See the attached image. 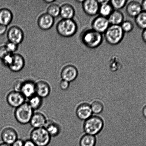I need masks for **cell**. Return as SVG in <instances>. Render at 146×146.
<instances>
[{
	"label": "cell",
	"instance_id": "603a6c76",
	"mask_svg": "<svg viewBox=\"0 0 146 146\" xmlns=\"http://www.w3.org/2000/svg\"><path fill=\"white\" fill-rule=\"evenodd\" d=\"M108 19L110 25H121L124 21V17L121 11L114 10Z\"/></svg>",
	"mask_w": 146,
	"mask_h": 146
},
{
	"label": "cell",
	"instance_id": "d6a6232c",
	"mask_svg": "<svg viewBox=\"0 0 146 146\" xmlns=\"http://www.w3.org/2000/svg\"><path fill=\"white\" fill-rule=\"evenodd\" d=\"M5 46L8 51L11 54L15 52L18 48V45L9 41L7 43Z\"/></svg>",
	"mask_w": 146,
	"mask_h": 146
},
{
	"label": "cell",
	"instance_id": "f1b7e54d",
	"mask_svg": "<svg viewBox=\"0 0 146 146\" xmlns=\"http://www.w3.org/2000/svg\"><path fill=\"white\" fill-rule=\"evenodd\" d=\"M61 7L56 4H53L50 5L47 9V13L53 18H55L60 15Z\"/></svg>",
	"mask_w": 146,
	"mask_h": 146
},
{
	"label": "cell",
	"instance_id": "cb8c5ba5",
	"mask_svg": "<svg viewBox=\"0 0 146 146\" xmlns=\"http://www.w3.org/2000/svg\"><path fill=\"white\" fill-rule=\"evenodd\" d=\"M13 15L11 11L7 8L0 9V24L7 26L12 21Z\"/></svg>",
	"mask_w": 146,
	"mask_h": 146
},
{
	"label": "cell",
	"instance_id": "44dd1931",
	"mask_svg": "<svg viewBox=\"0 0 146 146\" xmlns=\"http://www.w3.org/2000/svg\"><path fill=\"white\" fill-rule=\"evenodd\" d=\"M75 13V9L71 4L65 3L61 7L60 15L63 19H73Z\"/></svg>",
	"mask_w": 146,
	"mask_h": 146
},
{
	"label": "cell",
	"instance_id": "7c38bea8",
	"mask_svg": "<svg viewBox=\"0 0 146 146\" xmlns=\"http://www.w3.org/2000/svg\"><path fill=\"white\" fill-rule=\"evenodd\" d=\"M18 135L16 131L12 127H6L1 131V138L3 143L11 145L18 138Z\"/></svg>",
	"mask_w": 146,
	"mask_h": 146
},
{
	"label": "cell",
	"instance_id": "6da1fadb",
	"mask_svg": "<svg viewBox=\"0 0 146 146\" xmlns=\"http://www.w3.org/2000/svg\"><path fill=\"white\" fill-rule=\"evenodd\" d=\"M81 42L86 47L91 49L98 48L103 41V34L92 28H86L81 32L80 36Z\"/></svg>",
	"mask_w": 146,
	"mask_h": 146
},
{
	"label": "cell",
	"instance_id": "83f0119b",
	"mask_svg": "<svg viewBox=\"0 0 146 146\" xmlns=\"http://www.w3.org/2000/svg\"><path fill=\"white\" fill-rule=\"evenodd\" d=\"M135 22L137 27L143 30L146 29V12L142 11L135 18Z\"/></svg>",
	"mask_w": 146,
	"mask_h": 146
},
{
	"label": "cell",
	"instance_id": "60d3db41",
	"mask_svg": "<svg viewBox=\"0 0 146 146\" xmlns=\"http://www.w3.org/2000/svg\"><path fill=\"white\" fill-rule=\"evenodd\" d=\"M141 36L143 40L146 44V29L143 30Z\"/></svg>",
	"mask_w": 146,
	"mask_h": 146
},
{
	"label": "cell",
	"instance_id": "74e56055",
	"mask_svg": "<svg viewBox=\"0 0 146 146\" xmlns=\"http://www.w3.org/2000/svg\"><path fill=\"white\" fill-rule=\"evenodd\" d=\"M24 141L21 139H17L11 144V146H24Z\"/></svg>",
	"mask_w": 146,
	"mask_h": 146
},
{
	"label": "cell",
	"instance_id": "8fae6325",
	"mask_svg": "<svg viewBox=\"0 0 146 146\" xmlns=\"http://www.w3.org/2000/svg\"><path fill=\"white\" fill-rule=\"evenodd\" d=\"M79 71L76 67L73 65L65 66L61 70V76L62 80L71 82L78 77Z\"/></svg>",
	"mask_w": 146,
	"mask_h": 146
},
{
	"label": "cell",
	"instance_id": "8d00e7d4",
	"mask_svg": "<svg viewBox=\"0 0 146 146\" xmlns=\"http://www.w3.org/2000/svg\"><path fill=\"white\" fill-rule=\"evenodd\" d=\"M70 82L65 81V80H62L60 83V87L61 90L65 91L68 89L70 86Z\"/></svg>",
	"mask_w": 146,
	"mask_h": 146
},
{
	"label": "cell",
	"instance_id": "f546056e",
	"mask_svg": "<svg viewBox=\"0 0 146 146\" xmlns=\"http://www.w3.org/2000/svg\"><path fill=\"white\" fill-rule=\"evenodd\" d=\"M93 113L99 114L103 111L104 106L103 103L99 101L93 102L91 105Z\"/></svg>",
	"mask_w": 146,
	"mask_h": 146
},
{
	"label": "cell",
	"instance_id": "4dcf8cb0",
	"mask_svg": "<svg viewBox=\"0 0 146 146\" xmlns=\"http://www.w3.org/2000/svg\"><path fill=\"white\" fill-rule=\"evenodd\" d=\"M128 1L126 0H112L110 2L114 10L120 11L127 5Z\"/></svg>",
	"mask_w": 146,
	"mask_h": 146
},
{
	"label": "cell",
	"instance_id": "ab89813d",
	"mask_svg": "<svg viewBox=\"0 0 146 146\" xmlns=\"http://www.w3.org/2000/svg\"><path fill=\"white\" fill-rule=\"evenodd\" d=\"M7 27L0 24V36L3 35L7 31Z\"/></svg>",
	"mask_w": 146,
	"mask_h": 146
},
{
	"label": "cell",
	"instance_id": "e575fe53",
	"mask_svg": "<svg viewBox=\"0 0 146 146\" xmlns=\"http://www.w3.org/2000/svg\"><path fill=\"white\" fill-rule=\"evenodd\" d=\"M13 54H9L6 56L2 60L4 64L7 66L8 67L10 65L12 62L13 60Z\"/></svg>",
	"mask_w": 146,
	"mask_h": 146
},
{
	"label": "cell",
	"instance_id": "7402d4cb",
	"mask_svg": "<svg viewBox=\"0 0 146 146\" xmlns=\"http://www.w3.org/2000/svg\"><path fill=\"white\" fill-rule=\"evenodd\" d=\"M100 4L99 14L101 16L108 18L114 11L109 1H98Z\"/></svg>",
	"mask_w": 146,
	"mask_h": 146
},
{
	"label": "cell",
	"instance_id": "277c9868",
	"mask_svg": "<svg viewBox=\"0 0 146 146\" xmlns=\"http://www.w3.org/2000/svg\"><path fill=\"white\" fill-rule=\"evenodd\" d=\"M104 125L102 118L97 116H92L85 121L83 125L86 134L95 136L102 131Z\"/></svg>",
	"mask_w": 146,
	"mask_h": 146
},
{
	"label": "cell",
	"instance_id": "8992f818",
	"mask_svg": "<svg viewBox=\"0 0 146 146\" xmlns=\"http://www.w3.org/2000/svg\"><path fill=\"white\" fill-rule=\"evenodd\" d=\"M51 138L44 127L33 129L30 134V139L37 146L48 145L51 142Z\"/></svg>",
	"mask_w": 146,
	"mask_h": 146
},
{
	"label": "cell",
	"instance_id": "52a82bcc",
	"mask_svg": "<svg viewBox=\"0 0 146 146\" xmlns=\"http://www.w3.org/2000/svg\"><path fill=\"white\" fill-rule=\"evenodd\" d=\"M26 98L19 92L11 91L7 94L6 100L10 106L16 108L26 102Z\"/></svg>",
	"mask_w": 146,
	"mask_h": 146
},
{
	"label": "cell",
	"instance_id": "ffe728a7",
	"mask_svg": "<svg viewBox=\"0 0 146 146\" xmlns=\"http://www.w3.org/2000/svg\"><path fill=\"white\" fill-rule=\"evenodd\" d=\"M44 128L51 137L58 136L61 131V127L59 124L53 120H47Z\"/></svg>",
	"mask_w": 146,
	"mask_h": 146
},
{
	"label": "cell",
	"instance_id": "ba28073f",
	"mask_svg": "<svg viewBox=\"0 0 146 146\" xmlns=\"http://www.w3.org/2000/svg\"><path fill=\"white\" fill-rule=\"evenodd\" d=\"M110 25L108 18L100 15L94 18L91 23V28L102 34L104 33Z\"/></svg>",
	"mask_w": 146,
	"mask_h": 146
},
{
	"label": "cell",
	"instance_id": "1f68e13d",
	"mask_svg": "<svg viewBox=\"0 0 146 146\" xmlns=\"http://www.w3.org/2000/svg\"><path fill=\"white\" fill-rule=\"evenodd\" d=\"M120 26L125 33L131 32L133 30L134 27L133 23L130 21H124Z\"/></svg>",
	"mask_w": 146,
	"mask_h": 146
},
{
	"label": "cell",
	"instance_id": "4fadbf2b",
	"mask_svg": "<svg viewBox=\"0 0 146 146\" xmlns=\"http://www.w3.org/2000/svg\"><path fill=\"white\" fill-rule=\"evenodd\" d=\"M76 113L79 119L86 121L92 116L93 113L91 105L87 103H83L77 107Z\"/></svg>",
	"mask_w": 146,
	"mask_h": 146
},
{
	"label": "cell",
	"instance_id": "836d02e7",
	"mask_svg": "<svg viewBox=\"0 0 146 146\" xmlns=\"http://www.w3.org/2000/svg\"><path fill=\"white\" fill-rule=\"evenodd\" d=\"M11 54L7 50L5 45L0 47V58L2 60L7 56Z\"/></svg>",
	"mask_w": 146,
	"mask_h": 146
},
{
	"label": "cell",
	"instance_id": "7bdbcfd3",
	"mask_svg": "<svg viewBox=\"0 0 146 146\" xmlns=\"http://www.w3.org/2000/svg\"><path fill=\"white\" fill-rule=\"evenodd\" d=\"M142 113L144 117L146 118V105L143 108Z\"/></svg>",
	"mask_w": 146,
	"mask_h": 146
},
{
	"label": "cell",
	"instance_id": "f35d334b",
	"mask_svg": "<svg viewBox=\"0 0 146 146\" xmlns=\"http://www.w3.org/2000/svg\"><path fill=\"white\" fill-rule=\"evenodd\" d=\"M24 146H37L31 139H28L24 141Z\"/></svg>",
	"mask_w": 146,
	"mask_h": 146
},
{
	"label": "cell",
	"instance_id": "2e32d148",
	"mask_svg": "<svg viewBox=\"0 0 146 146\" xmlns=\"http://www.w3.org/2000/svg\"><path fill=\"white\" fill-rule=\"evenodd\" d=\"M54 22V18L47 13L40 15L37 21L38 27L44 31L50 29L53 25Z\"/></svg>",
	"mask_w": 146,
	"mask_h": 146
},
{
	"label": "cell",
	"instance_id": "3957f363",
	"mask_svg": "<svg viewBox=\"0 0 146 146\" xmlns=\"http://www.w3.org/2000/svg\"><path fill=\"white\" fill-rule=\"evenodd\" d=\"M104 34L107 42L109 45L114 46L118 45L122 41L125 33L120 25H110Z\"/></svg>",
	"mask_w": 146,
	"mask_h": 146
},
{
	"label": "cell",
	"instance_id": "4316f807",
	"mask_svg": "<svg viewBox=\"0 0 146 146\" xmlns=\"http://www.w3.org/2000/svg\"><path fill=\"white\" fill-rule=\"evenodd\" d=\"M43 98L35 94L29 99L27 102L34 111L41 108L43 105Z\"/></svg>",
	"mask_w": 146,
	"mask_h": 146
},
{
	"label": "cell",
	"instance_id": "ac0fdd59",
	"mask_svg": "<svg viewBox=\"0 0 146 146\" xmlns=\"http://www.w3.org/2000/svg\"><path fill=\"white\" fill-rule=\"evenodd\" d=\"M143 11L141 3L137 1H131L127 3L126 12L131 18H135Z\"/></svg>",
	"mask_w": 146,
	"mask_h": 146
},
{
	"label": "cell",
	"instance_id": "d6986e66",
	"mask_svg": "<svg viewBox=\"0 0 146 146\" xmlns=\"http://www.w3.org/2000/svg\"><path fill=\"white\" fill-rule=\"evenodd\" d=\"M47 121L44 114L40 112L34 113L29 123L33 129L43 128Z\"/></svg>",
	"mask_w": 146,
	"mask_h": 146
},
{
	"label": "cell",
	"instance_id": "9c48e42d",
	"mask_svg": "<svg viewBox=\"0 0 146 146\" xmlns=\"http://www.w3.org/2000/svg\"><path fill=\"white\" fill-rule=\"evenodd\" d=\"M83 11L87 15L95 16L99 14L100 4L96 0H84L81 3Z\"/></svg>",
	"mask_w": 146,
	"mask_h": 146
},
{
	"label": "cell",
	"instance_id": "5b68a950",
	"mask_svg": "<svg viewBox=\"0 0 146 146\" xmlns=\"http://www.w3.org/2000/svg\"><path fill=\"white\" fill-rule=\"evenodd\" d=\"M34 113L33 110L26 102L15 109L14 115L15 119L19 123L25 125L29 123Z\"/></svg>",
	"mask_w": 146,
	"mask_h": 146
},
{
	"label": "cell",
	"instance_id": "5bb4252c",
	"mask_svg": "<svg viewBox=\"0 0 146 146\" xmlns=\"http://www.w3.org/2000/svg\"><path fill=\"white\" fill-rule=\"evenodd\" d=\"M36 94L41 98H46L51 92L49 84L44 80H40L35 83Z\"/></svg>",
	"mask_w": 146,
	"mask_h": 146
},
{
	"label": "cell",
	"instance_id": "d4e9b609",
	"mask_svg": "<svg viewBox=\"0 0 146 146\" xmlns=\"http://www.w3.org/2000/svg\"><path fill=\"white\" fill-rule=\"evenodd\" d=\"M109 67L111 72H115L121 70L123 68L122 62L118 56L113 55L109 62Z\"/></svg>",
	"mask_w": 146,
	"mask_h": 146
},
{
	"label": "cell",
	"instance_id": "f6af8a7d",
	"mask_svg": "<svg viewBox=\"0 0 146 146\" xmlns=\"http://www.w3.org/2000/svg\"><path fill=\"white\" fill-rule=\"evenodd\" d=\"M0 146H11V145H8V144L4 143H2L0 144Z\"/></svg>",
	"mask_w": 146,
	"mask_h": 146
},
{
	"label": "cell",
	"instance_id": "9a60e30c",
	"mask_svg": "<svg viewBox=\"0 0 146 146\" xmlns=\"http://www.w3.org/2000/svg\"><path fill=\"white\" fill-rule=\"evenodd\" d=\"M20 92L28 100L36 94L35 83L31 80L23 81Z\"/></svg>",
	"mask_w": 146,
	"mask_h": 146
},
{
	"label": "cell",
	"instance_id": "b9f144b4",
	"mask_svg": "<svg viewBox=\"0 0 146 146\" xmlns=\"http://www.w3.org/2000/svg\"><path fill=\"white\" fill-rule=\"evenodd\" d=\"M143 11L146 12V0H144L141 3Z\"/></svg>",
	"mask_w": 146,
	"mask_h": 146
},
{
	"label": "cell",
	"instance_id": "30bf717a",
	"mask_svg": "<svg viewBox=\"0 0 146 146\" xmlns=\"http://www.w3.org/2000/svg\"><path fill=\"white\" fill-rule=\"evenodd\" d=\"M7 36L9 42L18 45L22 42L24 39L23 31L20 27L13 26L9 29Z\"/></svg>",
	"mask_w": 146,
	"mask_h": 146
},
{
	"label": "cell",
	"instance_id": "e0dca14e",
	"mask_svg": "<svg viewBox=\"0 0 146 146\" xmlns=\"http://www.w3.org/2000/svg\"><path fill=\"white\" fill-rule=\"evenodd\" d=\"M25 64V60L22 55L19 54H13L12 62L8 67L13 72H19L24 68Z\"/></svg>",
	"mask_w": 146,
	"mask_h": 146
},
{
	"label": "cell",
	"instance_id": "d590c367",
	"mask_svg": "<svg viewBox=\"0 0 146 146\" xmlns=\"http://www.w3.org/2000/svg\"><path fill=\"white\" fill-rule=\"evenodd\" d=\"M23 82V81H22V80H17L14 84L13 88L14 91L20 92Z\"/></svg>",
	"mask_w": 146,
	"mask_h": 146
},
{
	"label": "cell",
	"instance_id": "ee69618b",
	"mask_svg": "<svg viewBox=\"0 0 146 146\" xmlns=\"http://www.w3.org/2000/svg\"><path fill=\"white\" fill-rule=\"evenodd\" d=\"M55 1H53V0H46V1H44V2H45L47 4L51 3L54 2Z\"/></svg>",
	"mask_w": 146,
	"mask_h": 146
},
{
	"label": "cell",
	"instance_id": "7a4b0ae2",
	"mask_svg": "<svg viewBox=\"0 0 146 146\" xmlns=\"http://www.w3.org/2000/svg\"><path fill=\"white\" fill-rule=\"evenodd\" d=\"M56 29L57 32L61 36L70 38L76 33L78 26L77 23L73 19H62L57 24Z\"/></svg>",
	"mask_w": 146,
	"mask_h": 146
},
{
	"label": "cell",
	"instance_id": "484cf974",
	"mask_svg": "<svg viewBox=\"0 0 146 146\" xmlns=\"http://www.w3.org/2000/svg\"><path fill=\"white\" fill-rule=\"evenodd\" d=\"M96 142L95 136L86 134L81 137L79 144L80 146H95Z\"/></svg>",
	"mask_w": 146,
	"mask_h": 146
}]
</instances>
